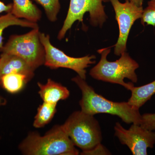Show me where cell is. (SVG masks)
Returning a JSON list of instances; mask_svg holds the SVG:
<instances>
[{"label":"cell","instance_id":"6da1fadb","mask_svg":"<svg viewBox=\"0 0 155 155\" xmlns=\"http://www.w3.org/2000/svg\"><path fill=\"white\" fill-rule=\"evenodd\" d=\"M72 80L81 90L82 94L79 105L84 113L94 116L107 114L119 116L127 124L140 125L141 115L139 109L134 107L127 102H116L98 94L85 79L77 75Z\"/></svg>","mask_w":155,"mask_h":155},{"label":"cell","instance_id":"7a4b0ae2","mask_svg":"<svg viewBox=\"0 0 155 155\" xmlns=\"http://www.w3.org/2000/svg\"><path fill=\"white\" fill-rule=\"evenodd\" d=\"M21 153L26 155H77L78 150L61 125H56L44 135L29 133L19 144Z\"/></svg>","mask_w":155,"mask_h":155},{"label":"cell","instance_id":"3957f363","mask_svg":"<svg viewBox=\"0 0 155 155\" xmlns=\"http://www.w3.org/2000/svg\"><path fill=\"white\" fill-rule=\"evenodd\" d=\"M110 51L111 47L97 51L101 54V60L90 70V75L97 80L119 84L130 91L134 85L132 82L126 83L124 79L127 78L134 83H136L137 77L135 70L139 65L126 52L121 55L119 60L110 62L107 57Z\"/></svg>","mask_w":155,"mask_h":155},{"label":"cell","instance_id":"277c9868","mask_svg":"<svg viewBox=\"0 0 155 155\" xmlns=\"http://www.w3.org/2000/svg\"><path fill=\"white\" fill-rule=\"evenodd\" d=\"M61 126L75 146L82 150L81 154L87 155L101 145V130L94 116L75 111Z\"/></svg>","mask_w":155,"mask_h":155},{"label":"cell","instance_id":"5b68a950","mask_svg":"<svg viewBox=\"0 0 155 155\" xmlns=\"http://www.w3.org/2000/svg\"><path fill=\"white\" fill-rule=\"evenodd\" d=\"M40 33L38 27L24 34L11 35L1 52L22 58L35 70L45 62V51L41 41Z\"/></svg>","mask_w":155,"mask_h":155},{"label":"cell","instance_id":"8992f818","mask_svg":"<svg viewBox=\"0 0 155 155\" xmlns=\"http://www.w3.org/2000/svg\"><path fill=\"white\" fill-rule=\"evenodd\" d=\"M109 0H70L67 17L58 34V40L63 39L76 21L83 23L84 14L88 12L93 26H102L107 19L103 2Z\"/></svg>","mask_w":155,"mask_h":155},{"label":"cell","instance_id":"52a82bcc","mask_svg":"<svg viewBox=\"0 0 155 155\" xmlns=\"http://www.w3.org/2000/svg\"><path fill=\"white\" fill-rule=\"evenodd\" d=\"M40 36L45 51V66L51 69L64 68L72 69L78 76L86 80L85 69L95 63V56L87 55L78 58L70 57L51 43L49 35L41 32Z\"/></svg>","mask_w":155,"mask_h":155},{"label":"cell","instance_id":"ba28073f","mask_svg":"<svg viewBox=\"0 0 155 155\" xmlns=\"http://www.w3.org/2000/svg\"><path fill=\"white\" fill-rule=\"evenodd\" d=\"M116 13V18L119 24V35L114 45V54L121 55L126 50V44L130 28L136 20L141 18L143 12V7H138L126 0L125 3L119 0H110Z\"/></svg>","mask_w":155,"mask_h":155},{"label":"cell","instance_id":"9c48e42d","mask_svg":"<svg viewBox=\"0 0 155 155\" xmlns=\"http://www.w3.org/2000/svg\"><path fill=\"white\" fill-rule=\"evenodd\" d=\"M115 135L122 144L127 146L134 155H147L148 148L155 143V132L146 129L138 124H132L126 129L119 122L114 126Z\"/></svg>","mask_w":155,"mask_h":155},{"label":"cell","instance_id":"30bf717a","mask_svg":"<svg viewBox=\"0 0 155 155\" xmlns=\"http://www.w3.org/2000/svg\"><path fill=\"white\" fill-rule=\"evenodd\" d=\"M35 70L22 58L18 56L2 53L0 57V80L4 75L11 73L26 75L29 81L35 75Z\"/></svg>","mask_w":155,"mask_h":155},{"label":"cell","instance_id":"8fae6325","mask_svg":"<svg viewBox=\"0 0 155 155\" xmlns=\"http://www.w3.org/2000/svg\"><path fill=\"white\" fill-rule=\"evenodd\" d=\"M39 91L38 94L43 102L58 104L59 101L68 98L70 92L66 87L54 81L51 78L46 83H38Z\"/></svg>","mask_w":155,"mask_h":155},{"label":"cell","instance_id":"7c38bea8","mask_svg":"<svg viewBox=\"0 0 155 155\" xmlns=\"http://www.w3.org/2000/svg\"><path fill=\"white\" fill-rule=\"evenodd\" d=\"M13 1L11 13L15 17L36 23L41 19V11L30 0Z\"/></svg>","mask_w":155,"mask_h":155},{"label":"cell","instance_id":"4fadbf2b","mask_svg":"<svg viewBox=\"0 0 155 155\" xmlns=\"http://www.w3.org/2000/svg\"><path fill=\"white\" fill-rule=\"evenodd\" d=\"M130 91L131 97L127 102L134 107L139 109L155 94V80L142 86H133Z\"/></svg>","mask_w":155,"mask_h":155},{"label":"cell","instance_id":"5bb4252c","mask_svg":"<svg viewBox=\"0 0 155 155\" xmlns=\"http://www.w3.org/2000/svg\"><path fill=\"white\" fill-rule=\"evenodd\" d=\"M30 81L26 75L18 73H11L4 75L0 80V85L11 94H16L21 90Z\"/></svg>","mask_w":155,"mask_h":155},{"label":"cell","instance_id":"9a60e30c","mask_svg":"<svg viewBox=\"0 0 155 155\" xmlns=\"http://www.w3.org/2000/svg\"><path fill=\"white\" fill-rule=\"evenodd\" d=\"M21 26L31 28H38L37 23L30 22L25 19H19L15 17L11 13L0 16V50L3 46V33L4 31L11 26Z\"/></svg>","mask_w":155,"mask_h":155},{"label":"cell","instance_id":"2e32d148","mask_svg":"<svg viewBox=\"0 0 155 155\" xmlns=\"http://www.w3.org/2000/svg\"><path fill=\"white\" fill-rule=\"evenodd\" d=\"M57 105V104L43 102L38 108L33 122L34 127L41 128L49 123L56 114Z\"/></svg>","mask_w":155,"mask_h":155},{"label":"cell","instance_id":"e0dca14e","mask_svg":"<svg viewBox=\"0 0 155 155\" xmlns=\"http://www.w3.org/2000/svg\"><path fill=\"white\" fill-rule=\"evenodd\" d=\"M44 9L47 18L51 22H55L58 19V16L61 4L59 0H35Z\"/></svg>","mask_w":155,"mask_h":155},{"label":"cell","instance_id":"ac0fdd59","mask_svg":"<svg viewBox=\"0 0 155 155\" xmlns=\"http://www.w3.org/2000/svg\"><path fill=\"white\" fill-rule=\"evenodd\" d=\"M140 19L143 25L155 26V0H150L148 2L147 7L143 10Z\"/></svg>","mask_w":155,"mask_h":155},{"label":"cell","instance_id":"d6986e66","mask_svg":"<svg viewBox=\"0 0 155 155\" xmlns=\"http://www.w3.org/2000/svg\"><path fill=\"white\" fill-rule=\"evenodd\" d=\"M140 125L146 129L155 130V114H146L141 115Z\"/></svg>","mask_w":155,"mask_h":155},{"label":"cell","instance_id":"ffe728a7","mask_svg":"<svg viewBox=\"0 0 155 155\" xmlns=\"http://www.w3.org/2000/svg\"><path fill=\"white\" fill-rule=\"evenodd\" d=\"M12 8V4H6L0 0V14L3 12L11 13Z\"/></svg>","mask_w":155,"mask_h":155},{"label":"cell","instance_id":"44dd1931","mask_svg":"<svg viewBox=\"0 0 155 155\" xmlns=\"http://www.w3.org/2000/svg\"><path fill=\"white\" fill-rule=\"evenodd\" d=\"M128 1L138 7H142L143 0H128Z\"/></svg>","mask_w":155,"mask_h":155},{"label":"cell","instance_id":"7402d4cb","mask_svg":"<svg viewBox=\"0 0 155 155\" xmlns=\"http://www.w3.org/2000/svg\"><path fill=\"white\" fill-rule=\"evenodd\" d=\"M7 103V100L0 95V107L5 106Z\"/></svg>","mask_w":155,"mask_h":155},{"label":"cell","instance_id":"603a6c76","mask_svg":"<svg viewBox=\"0 0 155 155\" xmlns=\"http://www.w3.org/2000/svg\"><path fill=\"white\" fill-rule=\"evenodd\" d=\"M0 139H1V137H0Z\"/></svg>","mask_w":155,"mask_h":155}]
</instances>
